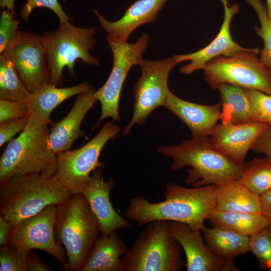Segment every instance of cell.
<instances>
[{
  "instance_id": "obj_11",
  "label": "cell",
  "mask_w": 271,
  "mask_h": 271,
  "mask_svg": "<svg viewBox=\"0 0 271 271\" xmlns=\"http://www.w3.org/2000/svg\"><path fill=\"white\" fill-rule=\"evenodd\" d=\"M176 64L173 57L141 62L142 74L134 87L133 114L130 122L122 129L123 136L128 134L134 125L144 124L154 110L164 106L170 91L169 75Z\"/></svg>"
},
{
  "instance_id": "obj_29",
  "label": "cell",
  "mask_w": 271,
  "mask_h": 271,
  "mask_svg": "<svg viewBox=\"0 0 271 271\" xmlns=\"http://www.w3.org/2000/svg\"><path fill=\"white\" fill-rule=\"evenodd\" d=\"M254 9L258 16L260 27H255L256 34L262 38L264 47L259 53L260 60L271 70V19L261 0H245Z\"/></svg>"
},
{
  "instance_id": "obj_2",
  "label": "cell",
  "mask_w": 271,
  "mask_h": 271,
  "mask_svg": "<svg viewBox=\"0 0 271 271\" xmlns=\"http://www.w3.org/2000/svg\"><path fill=\"white\" fill-rule=\"evenodd\" d=\"M158 151L165 157L172 158L173 171L190 167L185 183L193 187L219 186L237 181L243 165L214 149L210 137L192 138L178 145L160 147Z\"/></svg>"
},
{
  "instance_id": "obj_42",
  "label": "cell",
  "mask_w": 271,
  "mask_h": 271,
  "mask_svg": "<svg viewBox=\"0 0 271 271\" xmlns=\"http://www.w3.org/2000/svg\"><path fill=\"white\" fill-rule=\"evenodd\" d=\"M266 3L267 16L271 19V0H266Z\"/></svg>"
},
{
  "instance_id": "obj_13",
  "label": "cell",
  "mask_w": 271,
  "mask_h": 271,
  "mask_svg": "<svg viewBox=\"0 0 271 271\" xmlns=\"http://www.w3.org/2000/svg\"><path fill=\"white\" fill-rule=\"evenodd\" d=\"M1 55L13 64L31 92L50 83L47 56L41 36L20 31Z\"/></svg>"
},
{
  "instance_id": "obj_25",
  "label": "cell",
  "mask_w": 271,
  "mask_h": 271,
  "mask_svg": "<svg viewBox=\"0 0 271 271\" xmlns=\"http://www.w3.org/2000/svg\"><path fill=\"white\" fill-rule=\"evenodd\" d=\"M217 89L220 92L222 123L241 124L251 121V107L244 88L223 83Z\"/></svg>"
},
{
  "instance_id": "obj_9",
  "label": "cell",
  "mask_w": 271,
  "mask_h": 271,
  "mask_svg": "<svg viewBox=\"0 0 271 271\" xmlns=\"http://www.w3.org/2000/svg\"><path fill=\"white\" fill-rule=\"evenodd\" d=\"M121 128L111 121L106 122L98 133L81 148L57 155L55 176L72 194L81 193L90 181V173L104 165L99 159L102 150L113 140Z\"/></svg>"
},
{
  "instance_id": "obj_30",
  "label": "cell",
  "mask_w": 271,
  "mask_h": 271,
  "mask_svg": "<svg viewBox=\"0 0 271 271\" xmlns=\"http://www.w3.org/2000/svg\"><path fill=\"white\" fill-rule=\"evenodd\" d=\"M249 251L255 256L261 268L271 270V226L249 236Z\"/></svg>"
},
{
  "instance_id": "obj_22",
  "label": "cell",
  "mask_w": 271,
  "mask_h": 271,
  "mask_svg": "<svg viewBox=\"0 0 271 271\" xmlns=\"http://www.w3.org/2000/svg\"><path fill=\"white\" fill-rule=\"evenodd\" d=\"M94 89L86 81L78 85L59 88L50 83L42 85L31 92L27 102L29 116L47 124L54 122L50 119L52 111L62 102L74 95Z\"/></svg>"
},
{
  "instance_id": "obj_12",
  "label": "cell",
  "mask_w": 271,
  "mask_h": 271,
  "mask_svg": "<svg viewBox=\"0 0 271 271\" xmlns=\"http://www.w3.org/2000/svg\"><path fill=\"white\" fill-rule=\"evenodd\" d=\"M57 205H50L38 213L25 218L13 226L9 243L26 252L45 251L60 264L62 270H69L66 251L57 243L54 235Z\"/></svg>"
},
{
  "instance_id": "obj_43",
  "label": "cell",
  "mask_w": 271,
  "mask_h": 271,
  "mask_svg": "<svg viewBox=\"0 0 271 271\" xmlns=\"http://www.w3.org/2000/svg\"><path fill=\"white\" fill-rule=\"evenodd\" d=\"M270 226H271V225H270Z\"/></svg>"
},
{
  "instance_id": "obj_23",
  "label": "cell",
  "mask_w": 271,
  "mask_h": 271,
  "mask_svg": "<svg viewBox=\"0 0 271 271\" xmlns=\"http://www.w3.org/2000/svg\"><path fill=\"white\" fill-rule=\"evenodd\" d=\"M214 209L225 211L262 213L260 195L237 181L216 186Z\"/></svg>"
},
{
  "instance_id": "obj_27",
  "label": "cell",
  "mask_w": 271,
  "mask_h": 271,
  "mask_svg": "<svg viewBox=\"0 0 271 271\" xmlns=\"http://www.w3.org/2000/svg\"><path fill=\"white\" fill-rule=\"evenodd\" d=\"M237 181L260 196L271 190V159L255 158L244 163Z\"/></svg>"
},
{
  "instance_id": "obj_37",
  "label": "cell",
  "mask_w": 271,
  "mask_h": 271,
  "mask_svg": "<svg viewBox=\"0 0 271 271\" xmlns=\"http://www.w3.org/2000/svg\"><path fill=\"white\" fill-rule=\"evenodd\" d=\"M251 150L255 153L264 154L271 159V125L264 130Z\"/></svg>"
},
{
  "instance_id": "obj_33",
  "label": "cell",
  "mask_w": 271,
  "mask_h": 271,
  "mask_svg": "<svg viewBox=\"0 0 271 271\" xmlns=\"http://www.w3.org/2000/svg\"><path fill=\"white\" fill-rule=\"evenodd\" d=\"M15 14L7 9L1 13L0 18V54H2L9 45L17 37L20 22L15 19Z\"/></svg>"
},
{
  "instance_id": "obj_24",
  "label": "cell",
  "mask_w": 271,
  "mask_h": 271,
  "mask_svg": "<svg viewBox=\"0 0 271 271\" xmlns=\"http://www.w3.org/2000/svg\"><path fill=\"white\" fill-rule=\"evenodd\" d=\"M201 230L207 245L221 258L234 259L249 251V236L218 226H203Z\"/></svg>"
},
{
  "instance_id": "obj_34",
  "label": "cell",
  "mask_w": 271,
  "mask_h": 271,
  "mask_svg": "<svg viewBox=\"0 0 271 271\" xmlns=\"http://www.w3.org/2000/svg\"><path fill=\"white\" fill-rule=\"evenodd\" d=\"M37 7H45L52 10L58 17L60 23L71 20L58 0H27L21 11L22 18L28 22L32 12Z\"/></svg>"
},
{
  "instance_id": "obj_41",
  "label": "cell",
  "mask_w": 271,
  "mask_h": 271,
  "mask_svg": "<svg viewBox=\"0 0 271 271\" xmlns=\"http://www.w3.org/2000/svg\"><path fill=\"white\" fill-rule=\"evenodd\" d=\"M0 7L1 8L9 10L15 14V0H1Z\"/></svg>"
},
{
  "instance_id": "obj_1",
  "label": "cell",
  "mask_w": 271,
  "mask_h": 271,
  "mask_svg": "<svg viewBox=\"0 0 271 271\" xmlns=\"http://www.w3.org/2000/svg\"><path fill=\"white\" fill-rule=\"evenodd\" d=\"M216 185L187 188L173 183L167 184L165 200L153 203L143 196L132 198L123 213L130 221L142 226L163 220L186 224L201 230L215 206Z\"/></svg>"
},
{
  "instance_id": "obj_14",
  "label": "cell",
  "mask_w": 271,
  "mask_h": 271,
  "mask_svg": "<svg viewBox=\"0 0 271 271\" xmlns=\"http://www.w3.org/2000/svg\"><path fill=\"white\" fill-rule=\"evenodd\" d=\"M168 225L185 252L187 271L240 270L234 259L221 258L211 250L203 241L201 230H193L186 224L175 221H168Z\"/></svg>"
},
{
  "instance_id": "obj_38",
  "label": "cell",
  "mask_w": 271,
  "mask_h": 271,
  "mask_svg": "<svg viewBox=\"0 0 271 271\" xmlns=\"http://www.w3.org/2000/svg\"><path fill=\"white\" fill-rule=\"evenodd\" d=\"M26 265L28 271H51L50 267L45 264L39 255L32 251H28L26 255Z\"/></svg>"
},
{
  "instance_id": "obj_20",
  "label": "cell",
  "mask_w": 271,
  "mask_h": 271,
  "mask_svg": "<svg viewBox=\"0 0 271 271\" xmlns=\"http://www.w3.org/2000/svg\"><path fill=\"white\" fill-rule=\"evenodd\" d=\"M168 0H137L125 11L122 17L115 22L107 21L96 10L94 13L99 23L107 33L106 38L125 42L139 27L152 23Z\"/></svg>"
},
{
  "instance_id": "obj_36",
  "label": "cell",
  "mask_w": 271,
  "mask_h": 271,
  "mask_svg": "<svg viewBox=\"0 0 271 271\" xmlns=\"http://www.w3.org/2000/svg\"><path fill=\"white\" fill-rule=\"evenodd\" d=\"M28 116L0 123V146L11 141L14 136L23 131L28 123Z\"/></svg>"
},
{
  "instance_id": "obj_19",
  "label": "cell",
  "mask_w": 271,
  "mask_h": 271,
  "mask_svg": "<svg viewBox=\"0 0 271 271\" xmlns=\"http://www.w3.org/2000/svg\"><path fill=\"white\" fill-rule=\"evenodd\" d=\"M163 106L189 127L193 138L210 137L220 120L221 103L206 105L191 102L171 91Z\"/></svg>"
},
{
  "instance_id": "obj_4",
  "label": "cell",
  "mask_w": 271,
  "mask_h": 271,
  "mask_svg": "<svg viewBox=\"0 0 271 271\" xmlns=\"http://www.w3.org/2000/svg\"><path fill=\"white\" fill-rule=\"evenodd\" d=\"M48 125L29 116L24 130L9 142L0 158L1 186L16 175H55L57 155L49 146Z\"/></svg>"
},
{
  "instance_id": "obj_18",
  "label": "cell",
  "mask_w": 271,
  "mask_h": 271,
  "mask_svg": "<svg viewBox=\"0 0 271 271\" xmlns=\"http://www.w3.org/2000/svg\"><path fill=\"white\" fill-rule=\"evenodd\" d=\"M95 92L93 89L78 94L69 112L60 120L51 124L48 144L55 154L70 150L76 140L84 136L80 125L97 100Z\"/></svg>"
},
{
  "instance_id": "obj_5",
  "label": "cell",
  "mask_w": 271,
  "mask_h": 271,
  "mask_svg": "<svg viewBox=\"0 0 271 271\" xmlns=\"http://www.w3.org/2000/svg\"><path fill=\"white\" fill-rule=\"evenodd\" d=\"M101 233L97 220L82 193L57 205L54 235L64 246L69 271H80Z\"/></svg>"
},
{
  "instance_id": "obj_16",
  "label": "cell",
  "mask_w": 271,
  "mask_h": 271,
  "mask_svg": "<svg viewBox=\"0 0 271 271\" xmlns=\"http://www.w3.org/2000/svg\"><path fill=\"white\" fill-rule=\"evenodd\" d=\"M224 8V17L220 30L215 39L207 46L195 52L183 55H174L177 64L185 61L190 63L180 69L181 73L189 75L196 70L203 69L210 61L219 57H231L236 53L246 50L234 42L230 35V26L231 20L239 10V5L235 3L229 6L228 0H219Z\"/></svg>"
},
{
  "instance_id": "obj_6",
  "label": "cell",
  "mask_w": 271,
  "mask_h": 271,
  "mask_svg": "<svg viewBox=\"0 0 271 271\" xmlns=\"http://www.w3.org/2000/svg\"><path fill=\"white\" fill-rule=\"evenodd\" d=\"M181 248L168 221L150 222L122 256L124 271H179L185 265Z\"/></svg>"
},
{
  "instance_id": "obj_28",
  "label": "cell",
  "mask_w": 271,
  "mask_h": 271,
  "mask_svg": "<svg viewBox=\"0 0 271 271\" xmlns=\"http://www.w3.org/2000/svg\"><path fill=\"white\" fill-rule=\"evenodd\" d=\"M30 95L13 64L0 55V99L27 102Z\"/></svg>"
},
{
  "instance_id": "obj_40",
  "label": "cell",
  "mask_w": 271,
  "mask_h": 271,
  "mask_svg": "<svg viewBox=\"0 0 271 271\" xmlns=\"http://www.w3.org/2000/svg\"><path fill=\"white\" fill-rule=\"evenodd\" d=\"M260 196L262 213L269 220L271 225V190Z\"/></svg>"
},
{
  "instance_id": "obj_31",
  "label": "cell",
  "mask_w": 271,
  "mask_h": 271,
  "mask_svg": "<svg viewBox=\"0 0 271 271\" xmlns=\"http://www.w3.org/2000/svg\"><path fill=\"white\" fill-rule=\"evenodd\" d=\"M251 107V121L271 125V95L260 91L245 89Z\"/></svg>"
},
{
  "instance_id": "obj_35",
  "label": "cell",
  "mask_w": 271,
  "mask_h": 271,
  "mask_svg": "<svg viewBox=\"0 0 271 271\" xmlns=\"http://www.w3.org/2000/svg\"><path fill=\"white\" fill-rule=\"evenodd\" d=\"M29 116L26 102L0 99V123Z\"/></svg>"
},
{
  "instance_id": "obj_32",
  "label": "cell",
  "mask_w": 271,
  "mask_h": 271,
  "mask_svg": "<svg viewBox=\"0 0 271 271\" xmlns=\"http://www.w3.org/2000/svg\"><path fill=\"white\" fill-rule=\"evenodd\" d=\"M27 252L9 243L1 246L0 271H28Z\"/></svg>"
},
{
  "instance_id": "obj_21",
  "label": "cell",
  "mask_w": 271,
  "mask_h": 271,
  "mask_svg": "<svg viewBox=\"0 0 271 271\" xmlns=\"http://www.w3.org/2000/svg\"><path fill=\"white\" fill-rule=\"evenodd\" d=\"M128 248L117 231L100 233L80 271H124L121 257Z\"/></svg>"
},
{
  "instance_id": "obj_3",
  "label": "cell",
  "mask_w": 271,
  "mask_h": 271,
  "mask_svg": "<svg viewBox=\"0 0 271 271\" xmlns=\"http://www.w3.org/2000/svg\"><path fill=\"white\" fill-rule=\"evenodd\" d=\"M72 195L55 175L19 174L0 187V215L13 226Z\"/></svg>"
},
{
  "instance_id": "obj_15",
  "label": "cell",
  "mask_w": 271,
  "mask_h": 271,
  "mask_svg": "<svg viewBox=\"0 0 271 271\" xmlns=\"http://www.w3.org/2000/svg\"><path fill=\"white\" fill-rule=\"evenodd\" d=\"M269 125L257 121L217 125L210 136L214 149L238 165L244 163L247 153Z\"/></svg>"
},
{
  "instance_id": "obj_10",
  "label": "cell",
  "mask_w": 271,
  "mask_h": 271,
  "mask_svg": "<svg viewBox=\"0 0 271 271\" xmlns=\"http://www.w3.org/2000/svg\"><path fill=\"white\" fill-rule=\"evenodd\" d=\"M149 36L144 34L134 44L120 42L106 38L113 55V66L105 83L96 91L95 96L101 106V112L96 128L107 117L119 121V103L125 78L131 68L140 65L142 54L148 45Z\"/></svg>"
},
{
  "instance_id": "obj_17",
  "label": "cell",
  "mask_w": 271,
  "mask_h": 271,
  "mask_svg": "<svg viewBox=\"0 0 271 271\" xmlns=\"http://www.w3.org/2000/svg\"><path fill=\"white\" fill-rule=\"evenodd\" d=\"M115 184L112 178L105 181L102 169L98 168L93 172L89 183L81 193L97 220L101 233L107 235L130 226V221L118 214L111 203L110 192Z\"/></svg>"
},
{
  "instance_id": "obj_7",
  "label": "cell",
  "mask_w": 271,
  "mask_h": 271,
  "mask_svg": "<svg viewBox=\"0 0 271 271\" xmlns=\"http://www.w3.org/2000/svg\"><path fill=\"white\" fill-rule=\"evenodd\" d=\"M96 30L95 28H79L67 21L60 23L55 30L41 36L47 53L50 83L56 86L63 84L65 67L74 75L78 59L86 64L99 66V61L90 53L96 43Z\"/></svg>"
},
{
  "instance_id": "obj_39",
  "label": "cell",
  "mask_w": 271,
  "mask_h": 271,
  "mask_svg": "<svg viewBox=\"0 0 271 271\" xmlns=\"http://www.w3.org/2000/svg\"><path fill=\"white\" fill-rule=\"evenodd\" d=\"M13 225L0 215V246L9 243Z\"/></svg>"
},
{
  "instance_id": "obj_8",
  "label": "cell",
  "mask_w": 271,
  "mask_h": 271,
  "mask_svg": "<svg viewBox=\"0 0 271 271\" xmlns=\"http://www.w3.org/2000/svg\"><path fill=\"white\" fill-rule=\"evenodd\" d=\"M259 52L248 49L231 57L214 58L203 69L206 81L215 89L229 83L271 95V70L258 58Z\"/></svg>"
},
{
  "instance_id": "obj_26",
  "label": "cell",
  "mask_w": 271,
  "mask_h": 271,
  "mask_svg": "<svg viewBox=\"0 0 271 271\" xmlns=\"http://www.w3.org/2000/svg\"><path fill=\"white\" fill-rule=\"evenodd\" d=\"M207 220L213 226L230 229L249 236L270 226L269 220L262 213L225 211L214 209Z\"/></svg>"
}]
</instances>
